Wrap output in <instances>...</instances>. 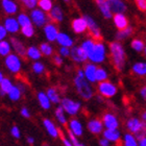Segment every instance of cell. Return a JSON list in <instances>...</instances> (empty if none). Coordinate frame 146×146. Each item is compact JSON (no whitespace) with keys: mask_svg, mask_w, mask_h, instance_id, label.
<instances>
[{"mask_svg":"<svg viewBox=\"0 0 146 146\" xmlns=\"http://www.w3.org/2000/svg\"><path fill=\"white\" fill-rule=\"evenodd\" d=\"M134 2L140 12H146V0H134Z\"/></svg>","mask_w":146,"mask_h":146,"instance_id":"cell-46","label":"cell"},{"mask_svg":"<svg viewBox=\"0 0 146 146\" xmlns=\"http://www.w3.org/2000/svg\"><path fill=\"white\" fill-rule=\"evenodd\" d=\"M58 53L64 56V58H67V56H70V47H66V46H61V48L58 49Z\"/></svg>","mask_w":146,"mask_h":146,"instance_id":"cell-48","label":"cell"},{"mask_svg":"<svg viewBox=\"0 0 146 146\" xmlns=\"http://www.w3.org/2000/svg\"><path fill=\"white\" fill-rule=\"evenodd\" d=\"M71 27L72 31L77 35L85 34L86 31H88V23L86 20L85 17H78L72 20L71 22Z\"/></svg>","mask_w":146,"mask_h":146,"instance_id":"cell-10","label":"cell"},{"mask_svg":"<svg viewBox=\"0 0 146 146\" xmlns=\"http://www.w3.org/2000/svg\"><path fill=\"white\" fill-rule=\"evenodd\" d=\"M53 63L56 66H62L63 65V58L61 54H54L53 55Z\"/></svg>","mask_w":146,"mask_h":146,"instance_id":"cell-49","label":"cell"},{"mask_svg":"<svg viewBox=\"0 0 146 146\" xmlns=\"http://www.w3.org/2000/svg\"><path fill=\"white\" fill-rule=\"evenodd\" d=\"M99 144H100V146H110V141L104 137L99 140Z\"/></svg>","mask_w":146,"mask_h":146,"instance_id":"cell-54","label":"cell"},{"mask_svg":"<svg viewBox=\"0 0 146 146\" xmlns=\"http://www.w3.org/2000/svg\"><path fill=\"white\" fill-rule=\"evenodd\" d=\"M40 50L42 52V54L46 55V56H50V55L53 54V48L52 46L48 43H43L40 46Z\"/></svg>","mask_w":146,"mask_h":146,"instance_id":"cell-39","label":"cell"},{"mask_svg":"<svg viewBox=\"0 0 146 146\" xmlns=\"http://www.w3.org/2000/svg\"><path fill=\"white\" fill-rule=\"evenodd\" d=\"M123 146H139L136 136L131 133L125 135L123 137Z\"/></svg>","mask_w":146,"mask_h":146,"instance_id":"cell-33","label":"cell"},{"mask_svg":"<svg viewBox=\"0 0 146 146\" xmlns=\"http://www.w3.org/2000/svg\"><path fill=\"white\" fill-rule=\"evenodd\" d=\"M44 33H45L46 39L48 40L49 42H54V41H56V38H58L60 31L58 29V26L54 23H47L44 26Z\"/></svg>","mask_w":146,"mask_h":146,"instance_id":"cell-15","label":"cell"},{"mask_svg":"<svg viewBox=\"0 0 146 146\" xmlns=\"http://www.w3.org/2000/svg\"><path fill=\"white\" fill-rule=\"evenodd\" d=\"M55 116H56V119H58L61 124H67V120H66V117H65V110L62 106L56 108V110H55Z\"/></svg>","mask_w":146,"mask_h":146,"instance_id":"cell-36","label":"cell"},{"mask_svg":"<svg viewBox=\"0 0 146 146\" xmlns=\"http://www.w3.org/2000/svg\"><path fill=\"white\" fill-rule=\"evenodd\" d=\"M47 95H48L50 101L53 102V104H58V102H61L62 101L58 91H56L54 88H49L48 90H47Z\"/></svg>","mask_w":146,"mask_h":146,"instance_id":"cell-35","label":"cell"},{"mask_svg":"<svg viewBox=\"0 0 146 146\" xmlns=\"http://www.w3.org/2000/svg\"><path fill=\"white\" fill-rule=\"evenodd\" d=\"M74 86H75V89L78 95L82 99L89 100L93 97L94 91H93V88L91 86V82L86 78V76L76 74V76L74 77Z\"/></svg>","mask_w":146,"mask_h":146,"instance_id":"cell-2","label":"cell"},{"mask_svg":"<svg viewBox=\"0 0 146 146\" xmlns=\"http://www.w3.org/2000/svg\"><path fill=\"white\" fill-rule=\"evenodd\" d=\"M70 58L73 62L77 64H84L89 61L88 54L80 46H72L70 49Z\"/></svg>","mask_w":146,"mask_h":146,"instance_id":"cell-7","label":"cell"},{"mask_svg":"<svg viewBox=\"0 0 146 146\" xmlns=\"http://www.w3.org/2000/svg\"><path fill=\"white\" fill-rule=\"evenodd\" d=\"M102 122L106 128L109 129H118L119 127V121L117 117L112 113H107L102 117Z\"/></svg>","mask_w":146,"mask_h":146,"instance_id":"cell-14","label":"cell"},{"mask_svg":"<svg viewBox=\"0 0 146 146\" xmlns=\"http://www.w3.org/2000/svg\"><path fill=\"white\" fill-rule=\"evenodd\" d=\"M98 6V9H99V12H100L101 16L104 17L106 20H111L113 19V12L111 11L110 9L109 4H108V1H100V2H96Z\"/></svg>","mask_w":146,"mask_h":146,"instance_id":"cell-19","label":"cell"},{"mask_svg":"<svg viewBox=\"0 0 146 146\" xmlns=\"http://www.w3.org/2000/svg\"><path fill=\"white\" fill-rule=\"evenodd\" d=\"M131 72L134 73L135 75L140 76V77L146 76V62L140 61L134 63L131 66Z\"/></svg>","mask_w":146,"mask_h":146,"instance_id":"cell-21","label":"cell"},{"mask_svg":"<svg viewBox=\"0 0 146 146\" xmlns=\"http://www.w3.org/2000/svg\"><path fill=\"white\" fill-rule=\"evenodd\" d=\"M141 118H142V120H143V121L146 122V111L142 112V114H141Z\"/></svg>","mask_w":146,"mask_h":146,"instance_id":"cell-56","label":"cell"},{"mask_svg":"<svg viewBox=\"0 0 146 146\" xmlns=\"http://www.w3.org/2000/svg\"><path fill=\"white\" fill-rule=\"evenodd\" d=\"M67 134H68V136H69V139H70V141L72 142L73 146H85L84 144L79 143L78 140H77V136H75V135L73 134L69 128H68V131H67Z\"/></svg>","mask_w":146,"mask_h":146,"instance_id":"cell-43","label":"cell"},{"mask_svg":"<svg viewBox=\"0 0 146 146\" xmlns=\"http://www.w3.org/2000/svg\"><path fill=\"white\" fill-rule=\"evenodd\" d=\"M13 84L12 82L7 78H3V80L0 82V94L1 95H5L9 94V91L13 89Z\"/></svg>","mask_w":146,"mask_h":146,"instance_id":"cell-32","label":"cell"},{"mask_svg":"<svg viewBox=\"0 0 146 146\" xmlns=\"http://www.w3.org/2000/svg\"><path fill=\"white\" fill-rule=\"evenodd\" d=\"M133 34H134V27L128 25L127 27L123 28V29H118V31L115 35V39L116 41L123 42L125 40H127L128 38H131Z\"/></svg>","mask_w":146,"mask_h":146,"instance_id":"cell-17","label":"cell"},{"mask_svg":"<svg viewBox=\"0 0 146 146\" xmlns=\"http://www.w3.org/2000/svg\"><path fill=\"white\" fill-rule=\"evenodd\" d=\"M22 3H24V5L28 9H34L35 6L39 3V0H20Z\"/></svg>","mask_w":146,"mask_h":146,"instance_id":"cell-47","label":"cell"},{"mask_svg":"<svg viewBox=\"0 0 146 146\" xmlns=\"http://www.w3.org/2000/svg\"><path fill=\"white\" fill-rule=\"evenodd\" d=\"M144 55H145V58H146V44H145V48H144V51H143Z\"/></svg>","mask_w":146,"mask_h":146,"instance_id":"cell-59","label":"cell"},{"mask_svg":"<svg viewBox=\"0 0 146 146\" xmlns=\"http://www.w3.org/2000/svg\"><path fill=\"white\" fill-rule=\"evenodd\" d=\"M2 7L4 9V12L9 15H13L17 13L18 6L13 0H2Z\"/></svg>","mask_w":146,"mask_h":146,"instance_id":"cell-27","label":"cell"},{"mask_svg":"<svg viewBox=\"0 0 146 146\" xmlns=\"http://www.w3.org/2000/svg\"><path fill=\"white\" fill-rule=\"evenodd\" d=\"M95 43H96V40L93 39L92 36H91V38H87V39H85L82 42V44H80V47H82V48L84 49L86 52H87V54H89V53L91 52L92 49L94 48Z\"/></svg>","mask_w":146,"mask_h":146,"instance_id":"cell-30","label":"cell"},{"mask_svg":"<svg viewBox=\"0 0 146 146\" xmlns=\"http://www.w3.org/2000/svg\"><path fill=\"white\" fill-rule=\"evenodd\" d=\"M4 26H5L7 31L12 33V34H15V33H17L19 31L20 24H19L18 20H16L14 18H7L4 21Z\"/></svg>","mask_w":146,"mask_h":146,"instance_id":"cell-25","label":"cell"},{"mask_svg":"<svg viewBox=\"0 0 146 146\" xmlns=\"http://www.w3.org/2000/svg\"><path fill=\"white\" fill-rule=\"evenodd\" d=\"M21 31H22V34L24 35L25 36H27V38H31V36H33L35 34L34 27H33L31 25H28V26H24V27H22Z\"/></svg>","mask_w":146,"mask_h":146,"instance_id":"cell-44","label":"cell"},{"mask_svg":"<svg viewBox=\"0 0 146 146\" xmlns=\"http://www.w3.org/2000/svg\"><path fill=\"white\" fill-rule=\"evenodd\" d=\"M104 137L110 141V142H118L120 139V133L118 129H109L107 128L104 131Z\"/></svg>","mask_w":146,"mask_h":146,"instance_id":"cell-29","label":"cell"},{"mask_svg":"<svg viewBox=\"0 0 146 146\" xmlns=\"http://www.w3.org/2000/svg\"><path fill=\"white\" fill-rule=\"evenodd\" d=\"M43 123H44V126H45V128L47 129V131H48V134L50 135L52 138H58V136H60V135H58V128L55 127V125L53 124V122H52L51 120L44 119Z\"/></svg>","mask_w":146,"mask_h":146,"instance_id":"cell-28","label":"cell"},{"mask_svg":"<svg viewBox=\"0 0 146 146\" xmlns=\"http://www.w3.org/2000/svg\"><path fill=\"white\" fill-rule=\"evenodd\" d=\"M88 129L93 135H98L104 131V122L100 119H93L88 123Z\"/></svg>","mask_w":146,"mask_h":146,"instance_id":"cell-18","label":"cell"},{"mask_svg":"<svg viewBox=\"0 0 146 146\" xmlns=\"http://www.w3.org/2000/svg\"><path fill=\"white\" fill-rule=\"evenodd\" d=\"M139 146H146V136L139 140Z\"/></svg>","mask_w":146,"mask_h":146,"instance_id":"cell-55","label":"cell"},{"mask_svg":"<svg viewBox=\"0 0 146 146\" xmlns=\"http://www.w3.org/2000/svg\"><path fill=\"white\" fill-rule=\"evenodd\" d=\"M21 115L23 116V117H25V118H29L31 114H29V112H28V110L26 109V108H23V109L21 110Z\"/></svg>","mask_w":146,"mask_h":146,"instance_id":"cell-53","label":"cell"},{"mask_svg":"<svg viewBox=\"0 0 146 146\" xmlns=\"http://www.w3.org/2000/svg\"><path fill=\"white\" fill-rule=\"evenodd\" d=\"M140 95H141V97L143 98V100L146 101V85L143 86V87L140 89Z\"/></svg>","mask_w":146,"mask_h":146,"instance_id":"cell-52","label":"cell"},{"mask_svg":"<svg viewBox=\"0 0 146 146\" xmlns=\"http://www.w3.org/2000/svg\"><path fill=\"white\" fill-rule=\"evenodd\" d=\"M48 18L47 16L45 15L44 11H41V9H34L31 12V19L34 23L36 26H45L47 24V21H48Z\"/></svg>","mask_w":146,"mask_h":146,"instance_id":"cell-13","label":"cell"},{"mask_svg":"<svg viewBox=\"0 0 146 146\" xmlns=\"http://www.w3.org/2000/svg\"><path fill=\"white\" fill-rule=\"evenodd\" d=\"M11 52V45L6 41H0V55H6L9 54Z\"/></svg>","mask_w":146,"mask_h":146,"instance_id":"cell-40","label":"cell"},{"mask_svg":"<svg viewBox=\"0 0 146 146\" xmlns=\"http://www.w3.org/2000/svg\"><path fill=\"white\" fill-rule=\"evenodd\" d=\"M110 9L113 12V14H125L127 11V4L124 0H107Z\"/></svg>","mask_w":146,"mask_h":146,"instance_id":"cell-11","label":"cell"},{"mask_svg":"<svg viewBox=\"0 0 146 146\" xmlns=\"http://www.w3.org/2000/svg\"><path fill=\"white\" fill-rule=\"evenodd\" d=\"M108 78H109V73L107 69L104 67H98L96 71V82H104V80H108Z\"/></svg>","mask_w":146,"mask_h":146,"instance_id":"cell-34","label":"cell"},{"mask_svg":"<svg viewBox=\"0 0 146 146\" xmlns=\"http://www.w3.org/2000/svg\"><path fill=\"white\" fill-rule=\"evenodd\" d=\"M38 5L40 6V9L44 11V12H50L51 9L53 7L52 5V0H39Z\"/></svg>","mask_w":146,"mask_h":146,"instance_id":"cell-38","label":"cell"},{"mask_svg":"<svg viewBox=\"0 0 146 146\" xmlns=\"http://www.w3.org/2000/svg\"><path fill=\"white\" fill-rule=\"evenodd\" d=\"M127 131L136 136L138 140L146 136V122L138 118H129L126 122Z\"/></svg>","mask_w":146,"mask_h":146,"instance_id":"cell-4","label":"cell"},{"mask_svg":"<svg viewBox=\"0 0 146 146\" xmlns=\"http://www.w3.org/2000/svg\"><path fill=\"white\" fill-rule=\"evenodd\" d=\"M69 129L77 137H80L82 135V126L77 119H71L69 122Z\"/></svg>","mask_w":146,"mask_h":146,"instance_id":"cell-26","label":"cell"},{"mask_svg":"<svg viewBox=\"0 0 146 146\" xmlns=\"http://www.w3.org/2000/svg\"><path fill=\"white\" fill-rule=\"evenodd\" d=\"M11 43H12L13 48L15 49V51L17 52V54L22 56V58H25L27 55V50L25 49L24 45L22 44V42H20L18 39L16 38H11Z\"/></svg>","mask_w":146,"mask_h":146,"instance_id":"cell-22","label":"cell"},{"mask_svg":"<svg viewBox=\"0 0 146 146\" xmlns=\"http://www.w3.org/2000/svg\"><path fill=\"white\" fill-rule=\"evenodd\" d=\"M5 65L7 69L13 73H18L21 69V62L20 58H18V55L16 54H11L6 55L5 58Z\"/></svg>","mask_w":146,"mask_h":146,"instance_id":"cell-9","label":"cell"},{"mask_svg":"<svg viewBox=\"0 0 146 146\" xmlns=\"http://www.w3.org/2000/svg\"><path fill=\"white\" fill-rule=\"evenodd\" d=\"M3 80V74H2V72H0V82H2Z\"/></svg>","mask_w":146,"mask_h":146,"instance_id":"cell-58","label":"cell"},{"mask_svg":"<svg viewBox=\"0 0 146 146\" xmlns=\"http://www.w3.org/2000/svg\"><path fill=\"white\" fill-rule=\"evenodd\" d=\"M64 1H65V2H67V3L70 2V0H64Z\"/></svg>","mask_w":146,"mask_h":146,"instance_id":"cell-61","label":"cell"},{"mask_svg":"<svg viewBox=\"0 0 146 146\" xmlns=\"http://www.w3.org/2000/svg\"><path fill=\"white\" fill-rule=\"evenodd\" d=\"M109 52L114 68L118 72H121L126 64V52L124 46L119 41H113L109 44Z\"/></svg>","mask_w":146,"mask_h":146,"instance_id":"cell-1","label":"cell"},{"mask_svg":"<svg viewBox=\"0 0 146 146\" xmlns=\"http://www.w3.org/2000/svg\"><path fill=\"white\" fill-rule=\"evenodd\" d=\"M100 1H107V0H95V2H100Z\"/></svg>","mask_w":146,"mask_h":146,"instance_id":"cell-60","label":"cell"},{"mask_svg":"<svg viewBox=\"0 0 146 146\" xmlns=\"http://www.w3.org/2000/svg\"><path fill=\"white\" fill-rule=\"evenodd\" d=\"M97 91L102 97L112 98L117 94L118 88H117V86H116L115 84H113L112 82H110V80H104V82H98Z\"/></svg>","mask_w":146,"mask_h":146,"instance_id":"cell-5","label":"cell"},{"mask_svg":"<svg viewBox=\"0 0 146 146\" xmlns=\"http://www.w3.org/2000/svg\"><path fill=\"white\" fill-rule=\"evenodd\" d=\"M33 70L35 71V73L36 74H42L45 70V67L42 63H39V62H36L34 65H33Z\"/></svg>","mask_w":146,"mask_h":146,"instance_id":"cell-45","label":"cell"},{"mask_svg":"<svg viewBox=\"0 0 146 146\" xmlns=\"http://www.w3.org/2000/svg\"><path fill=\"white\" fill-rule=\"evenodd\" d=\"M62 107L64 108L65 112L68 113L69 115L74 116L76 115L80 110V104L77 101H74L70 98H63L61 101Z\"/></svg>","mask_w":146,"mask_h":146,"instance_id":"cell-8","label":"cell"},{"mask_svg":"<svg viewBox=\"0 0 146 146\" xmlns=\"http://www.w3.org/2000/svg\"><path fill=\"white\" fill-rule=\"evenodd\" d=\"M87 20V23H88V31L89 34L91 35V36L93 39H95L96 41H100L102 36H101V31H100V27H99V25L98 23L96 22L92 16L90 15H85L84 16Z\"/></svg>","mask_w":146,"mask_h":146,"instance_id":"cell-6","label":"cell"},{"mask_svg":"<svg viewBox=\"0 0 146 146\" xmlns=\"http://www.w3.org/2000/svg\"><path fill=\"white\" fill-rule=\"evenodd\" d=\"M56 42L61 46H66V47H72L74 46V41L70 36L66 33H58V38H56Z\"/></svg>","mask_w":146,"mask_h":146,"instance_id":"cell-23","label":"cell"},{"mask_svg":"<svg viewBox=\"0 0 146 146\" xmlns=\"http://www.w3.org/2000/svg\"><path fill=\"white\" fill-rule=\"evenodd\" d=\"M48 17L54 23H60L64 20V14H63V11L60 6H53L51 11L49 12Z\"/></svg>","mask_w":146,"mask_h":146,"instance_id":"cell-20","label":"cell"},{"mask_svg":"<svg viewBox=\"0 0 146 146\" xmlns=\"http://www.w3.org/2000/svg\"><path fill=\"white\" fill-rule=\"evenodd\" d=\"M145 44L146 42L144 40H142L141 38H135L131 41V47L134 51L138 52V53H141V52L144 51V48H145Z\"/></svg>","mask_w":146,"mask_h":146,"instance_id":"cell-24","label":"cell"},{"mask_svg":"<svg viewBox=\"0 0 146 146\" xmlns=\"http://www.w3.org/2000/svg\"><path fill=\"white\" fill-rule=\"evenodd\" d=\"M12 135L14 136L15 138H17V139H19L20 138V131H19V128L17 127V126H13L12 128Z\"/></svg>","mask_w":146,"mask_h":146,"instance_id":"cell-50","label":"cell"},{"mask_svg":"<svg viewBox=\"0 0 146 146\" xmlns=\"http://www.w3.org/2000/svg\"><path fill=\"white\" fill-rule=\"evenodd\" d=\"M27 142H28L29 144H34V138L28 137V138H27Z\"/></svg>","mask_w":146,"mask_h":146,"instance_id":"cell-57","label":"cell"},{"mask_svg":"<svg viewBox=\"0 0 146 146\" xmlns=\"http://www.w3.org/2000/svg\"><path fill=\"white\" fill-rule=\"evenodd\" d=\"M97 66L96 64L92 63V62H89V63H86L85 66H84V72H85L86 78L88 79L91 84H94L96 82V71H97Z\"/></svg>","mask_w":146,"mask_h":146,"instance_id":"cell-12","label":"cell"},{"mask_svg":"<svg viewBox=\"0 0 146 146\" xmlns=\"http://www.w3.org/2000/svg\"><path fill=\"white\" fill-rule=\"evenodd\" d=\"M38 99H39V104L40 106L43 108L44 110H48L50 109V99H49L48 95L43 93V92H40L38 94Z\"/></svg>","mask_w":146,"mask_h":146,"instance_id":"cell-31","label":"cell"},{"mask_svg":"<svg viewBox=\"0 0 146 146\" xmlns=\"http://www.w3.org/2000/svg\"><path fill=\"white\" fill-rule=\"evenodd\" d=\"M6 28L5 26H2V25H0V41H2L6 36Z\"/></svg>","mask_w":146,"mask_h":146,"instance_id":"cell-51","label":"cell"},{"mask_svg":"<svg viewBox=\"0 0 146 146\" xmlns=\"http://www.w3.org/2000/svg\"><path fill=\"white\" fill-rule=\"evenodd\" d=\"M41 54H42L41 50L38 49L36 47L31 46L27 49V56L31 60H39L41 58Z\"/></svg>","mask_w":146,"mask_h":146,"instance_id":"cell-37","label":"cell"},{"mask_svg":"<svg viewBox=\"0 0 146 146\" xmlns=\"http://www.w3.org/2000/svg\"><path fill=\"white\" fill-rule=\"evenodd\" d=\"M18 22L20 26L21 27H24V26H28V25H31V19L28 17L27 15H25V14H20L18 16Z\"/></svg>","mask_w":146,"mask_h":146,"instance_id":"cell-42","label":"cell"},{"mask_svg":"<svg viewBox=\"0 0 146 146\" xmlns=\"http://www.w3.org/2000/svg\"><path fill=\"white\" fill-rule=\"evenodd\" d=\"M9 96L11 98V100L16 101L20 99V96H21V90L19 87H13V89L9 91Z\"/></svg>","mask_w":146,"mask_h":146,"instance_id":"cell-41","label":"cell"},{"mask_svg":"<svg viewBox=\"0 0 146 146\" xmlns=\"http://www.w3.org/2000/svg\"><path fill=\"white\" fill-rule=\"evenodd\" d=\"M108 48L106 44L102 41H96L94 48L92 49L91 52L88 54L89 61L94 64H101L107 60Z\"/></svg>","mask_w":146,"mask_h":146,"instance_id":"cell-3","label":"cell"},{"mask_svg":"<svg viewBox=\"0 0 146 146\" xmlns=\"http://www.w3.org/2000/svg\"><path fill=\"white\" fill-rule=\"evenodd\" d=\"M113 22L114 25L117 29H123V28L127 27L129 25V20L126 17L125 14L120 13V14H114L113 16Z\"/></svg>","mask_w":146,"mask_h":146,"instance_id":"cell-16","label":"cell"}]
</instances>
